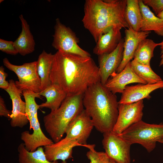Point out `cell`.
<instances>
[{
  "instance_id": "cell-20",
  "label": "cell",
  "mask_w": 163,
  "mask_h": 163,
  "mask_svg": "<svg viewBox=\"0 0 163 163\" xmlns=\"http://www.w3.org/2000/svg\"><path fill=\"white\" fill-rule=\"evenodd\" d=\"M19 18L21 23L22 30L18 37L14 42L18 53L24 56L33 52L35 43L27 21L22 14Z\"/></svg>"
},
{
  "instance_id": "cell-17",
  "label": "cell",
  "mask_w": 163,
  "mask_h": 163,
  "mask_svg": "<svg viewBox=\"0 0 163 163\" xmlns=\"http://www.w3.org/2000/svg\"><path fill=\"white\" fill-rule=\"evenodd\" d=\"M163 88V80L154 84H139L126 86L122 93L119 104H128L142 100L149 99L150 93L155 90Z\"/></svg>"
},
{
  "instance_id": "cell-25",
  "label": "cell",
  "mask_w": 163,
  "mask_h": 163,
  "mask_svg": "<svg viewBox=\"0 0 163 163\" xmlns=\"http://www.w3.org/2000/svg\"><path fill=\"white\" fill-rule=\"evenodd\" d=\"M125 18L129 27L136 31H140L142 16L138 0H127Z\"/></svg>"
},
{
  "instance_id": "cell-10",
  "label": "cell",
  "mask_w": 163,
  "mask_h": 163,
  "mask_svg": "<svg viewBox=\"0 0 163 163\" xmlns=\"http://www.w3.org/2000/svg\"><path fill=\"white\" fill-rule=\"evenodd\" d=\"M94 127L91 118L84 109L72 121L66 129L65 137L73 139L88 149L95 146L87 144V141Z\"/></svg>"
},
{
  "instance_id": "cell-18",
  "label": "cell",
  "mask_w": 163,
  "mask_h": 163,
  "mask_svg": "<svg viewBox=\"0 0 163 163\" xmlns=\"http://www.w3.org/2000/svg\"><path fill=\"white\" fill-rule=\"evenodd\" d=\"M121 28L117 26L110 27L99 35L93 53L99 56L113 51L122 39Z\"/></svg>"
},
{
  "instance_id": "cell-2",
  "label": "cell",
  "mask_w": 163,
  "mask_h": 163,
  "mask_svg": "<svg viewBox=\"0 0 163 163\" xmlns=\"http://www.w3.org/2000/svg\"><path fill=\"white\" fill-rule=\"evenodd\" d=\"M127 0H86L82 22L96 43L100 34L108 28H128L125 18Z\"/></svg>"
},
{
  "instance_id": "cell-15",
  "label": "cell",
  "mask_w": 163,
  "mask_h": 163,
  "mask_svg": "<svg viewBox=\"0 0 163 163\" xmlns=\"http://www.w3.org/2000/svg\"><path fill=\"white\" fill-rule=\"evenodd\" d=\"M111 79L108 80L104 85L113 94L122 93L127 85L133 83L146 84L147 83L139 77L132 69L130 62L123 70L119 73H115Z\"/></svg>"
},
{
  "instance_id": "cell-4",
  "label": "cell",
  "mask_w": 163,
  "mask_h": 163,
  "mask_svg": "<svg viewBox=\"0 0 163 163\" xmlns=\"http://www.w3.org/2000/svg\"><path fill=\"white\" fill-rule=\"evenodd\" d=\"M83 94L67 95L59 108L44 117L45 129L54 142L62 139L69 123L84 109Z\"/></svg>"
},
{
  "instance_id": "cell-3",
  "label": "cell",
  "mask_w": 163,
  "mask_h": 163,
  "mask_svg": "<svg viewBox=\"0 0 163 163\" xmlns=\"http://www.w3.org/2000/svg\"><path fill=\"white\" fill-rule=\"evenodd\" d=\"M83 103L98 131L104 133L112 131L119 113V104L115 94L99 82L87 89Z\"/></svg>"
},
{
  "instance_id": "cell-22",
  "label": "cell",
  "mask_w": 163,
  "mask_h": 163,
  "mask_svg": "<svg viewBox=\"0 0 163 163\" xmlns=\"http://www.w3.org/2000/svg\"><path fill=\"white\" fill-rule=\"evenodd\" d=\"M54 56V54L48 53L43 50L38 56L37 61V73L41 80V91L51 84L50 75Z\"/></svg>"
},
{
  "instance_id": "cell-11",
  "label": "cell",
  "mask_w": 163,
  "mask_h": 163,
  "mask_svg": "<svg viewBox=\"0 0 163 163\" xmlns=\"http://www.w3.org/2000/svg\"><path fill=\"white\" fill-rule=\"evenodd\" d=\"M143 100L128 104H119L118 118L112 131L122 133L132 125L141 120L144 107Z\"/></svg>"
},
{
  "instance_id": "cell-26",
  "label": "cell",
  "mask_w": 163,
  "mask_h": 163,
  "mask_svg": "<svg viewBox=\"0 0 163 163\" xmlns=\"http://www.w3.org/2000/svg\"><path fill=\"white\" fill-rule=\"evenodd\" d=\"M130 64L136 74L147 84H154L163 81L152 70L150 66L140 64L134 59L130 62Z\"/></svg>"
},
{
  "instance_id": "cell-35",
  "label": "cell",
  "mask_w": 163,
  "mask_h": 163,
  "mask_svg": "<svg viewBox=\"0 0 163 163\" xmlns=\"http://www.w3.org/2000/svg\"><path fill=\"white\" fill-rule=\"evenodd\" d=\"M158 142H159L161 143H163V138L162 139H161V140H159L158 141Z\"/></svg>"
},
{
  "instance_id": "cell-19",
  "label": "cell",
  "mask_w": 163,
  "mask_h": 163,
  "mask_svg": "<svg viewBox=\"0 0 163 163\" xmlns=\"http://www.w3.org/2000/svg\"><path fill=\"white\" fill-rule=\"evenodd\" d=\"M142 16L140 31H153L158 35L163 37V20L151 11L142 0H138Z\"/></svg>"
},
{
  "instance_id": "cell-31",
  "label": "cell",
  "mask_w": 163,
  "mask_h": 163,
  "mask_svg": "<svg viewBox=\"0 0 163 163\" xmlns=\"http://www.w3.org/2000/svg\"><path fill=\"white\" fill-rule=\"evenodd\" d=\"M11 113V111L8 110L5 104V101L3 98L0 97V116H3L10 119V116Z\"/></svg>"
},
{
  "instance_id": "cell-27",
  "label": "cell",
  "mask_w": 163,
  "mask_h": 163,
  "mask_svg": "<svg viewBox=\"0 0 163 163\" xmlns=\"http://www.w3.org/2000/svg\"><path fill=\"white\" fill-rule=\"evenodd\" d=\"M94 147L89 149L86 154L90 163H109L110 158L105 152L97 151L94 149Z\"/></svg>"
},
{
  "instance_id": "cell-1",
  "label": "cell",
  "mask_w": 163,
  "mask_h": 163,
  "mask_svg": "<svg viewBox=\"0 0 163 163\" xmlns=\"http://www.w3.org/2000/svg\"><path fill=\"white\" fill-rule=\"evenodd\" d=\"M50 79L67 95L84 94L90 86L101 82L99 67L91 56L58 51L54 54Z\"/></svg>"
},
{
  "instance_id": "cell-24",
  "label": "cell",
  "mask_w": 163,
  "mask_h": 163,
  "mask_svg": "<svg viewBox=\"0 0 163 163\" xmlns=\"http://www.w3.org/2000/svg\"><path fill=\"white\" fill-rule=\"evenodd\" d=\"M158 43L149 39L143 40L139 44L135 52L133 59L138 63L150 66V61L154 56L153 52Z\"/></svg>"
},
{
  "instance_id": "cell-30",
  "label": "cell",
  "mask_w": 163,
  "mask_h": 163,
  "mask_svg": "<svg viewBox=\"0 0 163 163\" xmlns=\"http://www.w3.org/2000/svg\"><path fill=\"white\" fill-rule=\"evenodd\" d=\"M8 74L5 71V69L2 66L0 67V88L5 90L7 89L9 86V81H6V78Z\"/></svg>"
},
{
  "instance_id": "cell-8",
  "label": "cell",
  "mask_w": 163,
  "mask_h": 163,
  "mask_svg": "<svg viewBox=\"0 0 163 163\" xmlns=\"http://www.w3.org/2000/svg\"><path fill=\"white\" fill-rule=\"evenodd\" d=\"M52 46L57 51L83 57L91 56L88 52L78 45L79 39L69 27L63 24L59 18L56 19Z\"/></svg>"
},
{
  "instance_id": "cell-9",
  "label": "cell",
  "mask_w": 163,
  "mask_h": 163,
  "mask_svg": "<svg viewBox=\"0 0 163 163\" xmlns=\"http://www.w3.org/2000/svg\"><path fill=\"white\" fill-rule=\"evenodd\" d=\"M103 134L102 145L110 159L116 163H130L131 145L112 131Z\"/></svg>"
},
{
  "instance_id": "cell-29",
  "label": "cell",
  "mask_w": 163,
  "mask_h": 163,
  "mask_svg": "<svg viewBox=\"0 0 163 163\" xmlns=\"http://www.w3.org/2000/svg\"><path fill=\"white\" fill-rule=\"evenodd\" d=\"M145 5L151 7L156 15L163 11V0H143Z\"/></svg>"
},
{
  "instance_id": "cell-13",
  "label": "cell",
  "mask_w": 163,
  "mask_h": 163,
  "mask_svg": "<svg viewBox=\"0 0 163 163\" xmlns=\"http://www.w3.org/2000/svg\"><path fill=\"white\" fill-rule=\"evenodd\" d=\"M124 39H122L112 52L98 56L101 82L105 85L110 76L116 73L123 59Z\"/></svg>"
},
{
  "instance_id": "cell-14",
  "label": "cell",
  "mask_w": 163,
  "mask_h": 163,
  "mask_svg": "<svg viewBox=\"0 0 163 163\" xmlns=\"http://www.w3.org/2000/svg\"><path fill=\"white\" fill-rule=\"evenodd\" d=\"M77 146H84L73 139L65 137L57 142L43 147L44 153L47 160L53 162L60 160L62 163L73 158V149Z\"/></svg>"
},
{
  "instance_id": "cell-23",
  "label": "cell",
  "mask_w": 163,
  "mask_h": 163,
  "mask_svg": "<svg viewBox=\"0 0 163 163\" xmlns=\"http://www.w3.org/2000/svg\"><path fill=\"white\" fill-rule=\"evenodd\" d=\"M18 151L19 163H59L57 161L50 162L47 160L43 147H38L34 151L30 152L22 143L18 145Z\"/></svg>"
},
{
  "instance_id": "cell-21",
  "label": "cell",
  "mask_w": 163,
  "mask_h": 163,
  "mask_svg": "<svg viewBox=\"0 0 163 163\" xmlns=\"http://www.w3.org/2000/svg\"><path fill=\"white\" fill-rule=\"evenodd\" d=\"M44 97L46 101L39 105L40 108H46L51 111L55 110L60 106L66 97V93L58 85L51 84L43 91L39 93Z\"/></svg>"
},
{
  "instance_id": "cell-34",
  "label": "cell",
  "mask_w": 163,
  "mask_h": 163,
  "mask_svg": "<svg viewBox=\"0 0 163 163\" xmlns=\"http://www.w3.org/2000/svg\"><path fill=\"white\" fill-rule=\"evenodd\" d=\"M109 163H116L113 160L110 159V161Z\"/></svg>"
},
{
  "instance_id": "cell-7",
  "label": "cell",
  "mask_w": 163,
  "mask_h": 163,
  "mask_svg": "<svg viewBox=\"0 0 163 163\" xmlns=\"http://www.w3.org/2000/svg\"><path fill=\"white\" fill-rule=\"evenodd\" d=\"M4 65L17 75L18 81L15 82L16 86L21 91L29 90L36 93L41 91L40 79L37 72V62L26 63L20 66L11 63L7 58L3 60Z\"/></svg>"
},
{
  "instance_id": "cell-28",
  "label": "cell",
  "mask_w": 163,
  "mask_h": 163,
  "mask_svg": "<svg viewBox=\"0 0 163 163\" xmlns=\"http://www.w3.org/2000/svg\"><path fill=\"white\" fill-rule=\"evenodd\" d=\"M0 50L10 55H15L18 53L14 42L0 39Z\"/></svg>"
},
{
  "instance_id": "cell-12",
  "label": "cell",
  "mask_w": 163,
  "mask_h": 163,
  "mask_svg": "<svg viewBox=\"0 0 163 163\" xmlns=\"http://www.w3.org/2000/svg\"><path fill=\"white\" fill-rule=\"evenodd\" d=\"M9 82V87L5 90L9 94L12 102L10 125L13 127L22 128L29 122L26 114V104L21 99L22 92L17 87L14 80L11 79Z\"/></svg>"
},
{
  "instance_id": "cell-32",
  "label": "cell",
  "mask_w": 163,
  "mask_h": 163,
  "mask_svg": "<svg viewBox=\"0 0 163 163\" xmlns=\"http://www.w3.org/2000/svg\"><path fill=\"white\" fill-rule=\"evenodd\" d=\"M158 46H160L161 50V60L159 66H161L163 68V40L160 43H158Z\"/></svg>"
},
{
  "instance_id": "cell-5",
  "label": "cell",
  "mask_w": 163,
  "mask_h": 163,
  "mask_svg": "<svg viewBox=\"0 0 163 163\" xmlns=\"http://www.w3.org/2000/svg\"><path fill=\"white\" fill-rule=\"evenodd\" d=\"M26 104V114L29 120L30 129H32L33 133L28 131L22 132L21 138L23 142L26 149L30 152L36 150L38 147L51 144L54 143L51 139L48 138L42 131L37 115L39 105L36 103L35 98H40L39 93L29 90H25L22 94Z\"/></svg>"
},
{
  "instance_id": "cell-16",
  "label": "cell",
  "mask_w": 163,
  "mask_h": 163,
  "mask_svg": "<svg viewBox=\"0 0 163 163\" xmlns=\"http://www.w3.org/2000/svg\"><path fill=\"white\" fill-rule=\"evenodd\" d=\"M151 32H136L129 27L125 30L123 51L122 61L116 73L121 72L133 58L135 52L139 43L146 38Z\"/></svg>"
},
{
  "instance_id": "cell-6",
  "label": "cell",
  "mask_w": 163,
  "mask_h": 163,
  "mask_svg": "<svg viewBox=\"0 0 163 163\" xmlns=\"http://www.w3.org/2000/svg\"><path fill=\"white\" fill-rule=\"evenodd\" d=\"M119 135L131 145L139 144L150 152L155 148L156 142L163 138V124H150L142 120Z\"/></svg>"
},
{
  "instance_id": "cell-33",
  "label": "cell",
  "mask_w": 163,
  "mask_h": 163,
  "mask_svg": "<svg viewBox=\"0 0 163 163\" xmlns=\"http://www.w3.org/2000/svg\"><path fill=\"white\" fill-rule=\"evenodd\" d=\"M157 16L163 20V11L157 15Z\"/></svg>"
}]
</instances>
